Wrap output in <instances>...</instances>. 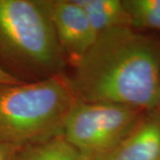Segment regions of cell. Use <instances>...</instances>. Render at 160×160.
I'll return each instance as SVG.
<instances>
[{"label": "cell", "mask_w": 160, "mask_h": 160, "mask_svg": "<svg viewBox=\"0 0 160 160\" xmlns=\"http://www.w3.org/2000/svg\"><path fill=\"white\" fill-rule=\"evenodd\" d=\"M86 12L98 35L108 29L130 27V20L123 1L76 0Z\"/></svg>", "instance_id": "8"}, {"label": "cell", "mask_w": 160, "mask_h": 160, "mask_svg": "<svg viewBox=\"0 0 160 160\" xmlns=\"http://www.w3.org/2000/svg\"><path fill=\"white\" fill-rule=\"evenodd\" d=\"M14 149L0 143V160H11Z\"/></svg>", "instance_id": "11"}, {"label": "cell", "mask_w": 160, "mask_h": 160, "mask_svg": "<svg viewBox=\"0 0 160 160\" xmlns=\"http://www.w3.org/2000/svg\"><path fill=\"white\" fill-rule=\"evenodd\" d=\"M50 14L64 57L76 67L97 38L85 10L76 0H49Z\"/></svg>", "instance_id": "5"}, {"label": "cell", "mask_w": 160, "mask_h": 160, "mask_svg": "<svg viewBox=\"0 0 160 160\" xmlns=\"http://www.w3.org/2000/svg\"><path fill=\"white\" fill-rule=\"evenodd\" d=\"M132 29L160 31V0L123 1Z\"/></svg>", "instance_id": "9"}, {"label": "cell", "mask_w": 160, "mask_h": 160, "mask_svg": "<svg viewBox=\"0 0 160 160\" xmlns=\"http://www.w3.org/2000/svg\"><path fill=\"white\" fill-rule=\"evenodd\" d=\"M90 160H160V116L147 112L132 131L105 154Z\"/></svg>", "instance_id": "6"}, {"label": "cell", "mask_w": 160, "mask_h": 160, "mask_svg": "<svg viewBox=\"0 0 160 160\" xmlns=\"http://www.w3.org/2000/svg\"><path fill=\"white\" fill-rule=\"evenodd\" d=\"M144 114L127 106L77 99L64 121L62 135L92 159L116 147Z\"/></svg>", "instance_id": "4"}, {"label": "cell", "mask_w": 160, "mask_h": 160, "mask_svg": "<svg viewBox=\"0 0 160 160\" xmlns=\"http://www.w3.org/2000/svg\"><path fill=\"white\" fill-rule=\"evenodd\" d=\"M76 101L69 78L62 75L0 85V143L18 149L62 134Z\"/></svg>", "instance_id": "2"}, {"label": "cell", "mask_w": 160, "mask_h": 160, "mask_svg": "<svg viewBox=\"0 0 160 160\" xmlns=\"http://www.w3.org/2000/svg\"><path fill=\"white\" fill-rule=\"evenodd\" d=\"M156 110L158 111V113L160 116V89H159V94H158V105H157Z\"/></svg>", "instance_id": "12"}, {"label": "cell", "mask_w": 160, "mask_h": 160, "mask_svg": "<svg viewBox=\"0 0 160 160\" xmlns=\"http://www.w3.org/2000/svg\"><path fill=\"white\" fill-rule=\"evenodd\" d=\"M19 83L20 81L15 77L0 67V85H14Z\"/></svg>", "instance_id": "10"}, {"label": "cell", "mask_w": 160, "mask_h": 160, "mask_svg": "<svg viewBox=\"0 0 160 160\" xmlns=\"http://www.w3.org/2000/svg\"><path fill=\"white\" fill-rule=\"evenodd\" d=\"M0 46L12 57L52 75L66 59L50 14L49 0H0Z\"/></svg>", "instance_id": "3"}, {"label": "cell", "mask_w": 160, "mask_h": 160, "mask_svg": "<svg viewBox=\"0 0 160 160\" xmlns=\"http://www.w3.org/2000/svg\"><path fill=\"white\" fill-rule=\"evenodd\" d=\"M69 81L80 101L153 111L160 89V42L129 27L105 30Z\"/></svg>", "instance_id": "1"}, {"label": "cell", "mask_w": 160, "mask_h": 160, "mask_svg": "<svg viewBox=\"0 0 160 160\" xmlns=\"http://www.w3.org/2000/svg\"><path fill=\"white\" fill-rule=\"evenodd\" d=\"M11 160H90L62 134L14 149Z\"/></svg>", "instance_id": "7"}]
</instances>
